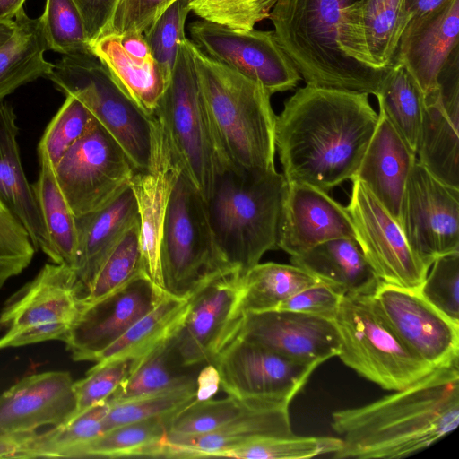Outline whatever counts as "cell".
Listing matches in <instances>:
<instances>
[{"label": "cell", "instance_id": "f5cc1de1", "mask_svg": "<svg viewBox=\"0 0 459 459\" xmlns=\"http://www.w3.org/2000/svg\"><path fill=\"white\" fill-rule=\"evenodd\" d=\"M82 19L91 45L102 35L117 0H72Z\"/></svg>", "mask_w": 459, "mask_h": 459}, {"label": "cell", "instance_id": "1f68e13d", "mask_svg": "<svg viewBox=\"0 0 459 459\" xmlns=\"http://www.w3.org/2000/svg\"><path fill=\"white\" fill-rule=\"evenodd\" d=\"M15 30L0 47V103L20 86L49 74L54 64L45 59L48 50L39 19L21 9L14 17Z\"/></svg>", "mask_w": 459, "mask_h": 459}, {"label": "cell", "instance_id": "484cf974", "mask_svg": "<svg viewBox=\"0 0 459 459\" xmlns=\"http://www.w3.org/2000/svg\"><path fill=\"white\" fill-rule=\"evenodd\" d=\"M293 434L289 407L251 409L211 432L186 437L165 436L157 458L221 457L229 450L252 442Z\"/></svg>", "mask_w": 459, "mask_h": 459}, {"label": "cell", "instance_id": "8fae6325", "mask_svg": "<svg viewBox=\"0 0 459 459\" xmlns=\"http://www.w3.org/2000/svg\"><path fill=\"white\" fill-rule=\"evenodd\" d=\"M135 169L120 144L96 119L54 167L75 218L115 200L130 186Z\"/></svg>", "mask_w": 459, "mask_h": 459}, {"label": "cell", "instance_id": "f546056e", "mask_svg": "<svg viewBox=\"0 0 459 459\" xmlns=\"http://www.w3.org/2000/svg\"><path fill=\"white\" fill-rule=\"evenodd\" d=\"M290 263L342 295H370L380 283L355 238L323 242L290 256Z\"/></svg>", "mask_w": 459, "mask_h": 459}, {"label": "cell", "instance_id": "3957f363", "mask_svg": "<svg viewBox=\"0 0 459 459\" xmlns=\"http://www.w3.org/2000/svg\"><path fill=\"white\" fill-rule=\"evenodd\" d=\"M212 134L226 168L275 169L276 115L259 82L214 60L188 39Z\"/></svg>", "mask_w": 459, "mask_h": 459}, {"label": "cell", "instance_id": "52a82bcc", "mask_svg": "<svg viewBox=\"0 0 459 459\" xmlns=\"http://www.w3.org/2000/svg\"><path fill=\"white\" fill-rule=\"evenodd\" d=\"M333 322L340 336L337 356L383 389H403L435 368L403 344L376 310L369 295H342Z\"/></svg>", "mask_w": 459, "mask_h": 459}, {"label": "cell", "instance_id": "9a60e30c", "mask_svg": "<svg viewBox=\"0 0 459 459\" xmlns=\"http://www.w3.org/2000/svg\"><path fill=\"white\" fill-rule=\"evenodd\" d=\"M346 207L355 238L380 282L419 290L429 267L410 248L398 222L357 178Z\"/></svg>", "mask_w": 459, "mask_h": 459}, {"label": "cell", "instance_id": "ab89813d", "mask_svg": "<svg viewBox=\"0 0 459 459\" xmlns=\"http://www.w3.org/2000/svg\"><path fill=\"white\" fill-rule=\"evenodd\" d=\"M143 272L138 218L107 255L81 303H91L108 295Z\"/></svg>", "mask_w": 459, "mask_h": 459}, {"label": "cell", "instance_id": "e0dca14e", "mask_svg": "<svg viewBox=\"0 0 459 459\" xmlns=\"http://www.w3.org/2000/svg\"><path fill=\"white\" fill-rule=\"evenodd\" d=\"M372 304L403 344L432 368L459 359V323L428 302L418 290L380 282Z\"/></svg>", "mask_w": 459, "mask_h": 459}, {"label": "cell", "instance_id": "bcb514c9", "mask_svg": "<svg viewBox=\"0 0 459 459\" xmlns=\"http://www.w3.org/2000/svg\"><path fill=\"white\" fill-rule=\"evenodd\" d=\"M278 0H189L190 11L200 19L236 30H250L269 18Z\"/></svg>", "mask_w": 459, "mask_h": 459}, {"label": "cell", "instance_id": "d6986e66", "mask_svg": "<svg viewBox=\"0 0 459 459\" xmlns=\"http://www.w3.org/2000/svg\"><path fill=\"white\" fill-rule=\"evenodd\" d=\"M165 293L143 272L108 295L91 303H81L79 316L64 342L73 360L95 362Z\"/></svg>", "mask_w": 459, "mask_h": 459}, {"label": "cell", "instance_id": "f6af8a7d", "mask_svg": "<svg viewBox=\"0 0 459 459\" xmlns=\"http://www.w3.org/2000/svg\"><path fill=\"white\" fill-rule=\"evenodd\" d=\"M190 12L189 0H178L143 32L167 85L186 38L185 23Z\"/></svg>", "mask_w": 459, "mask_h": 459}, {"label": "cell", "instance_id": "7a4b0ae2", "mask_svg": "<svg viewBox=\"0 0 459 459\" xmlns=\"http://www.w3.org/2000/svg\"><path fill=\"white\" fill-rule=\"evenodd\" d=\"M458 360L370 403L333 411L331 426L342 447L333 456L405 458L453 432L459 424Z\"/></svg>", "mask_w": 459, "mask_h": 459}, {"label": "cell", "instance_id": "6f0895ef", "mask_svg": "<svg viewBox=\"0 0 459 459\" xmlns=\"http://www.w3.org/2000/svg\"><path fill=\"white\" fill-rule=\"evenodd\" d=\"M22 433L0 432V458H16Z\"/></svg>", "mask_w": 459, "mask_h": 459}, {"label": "cell", "instance_id": "4fadbf2b", "mask_svg": "<svg viewBox=\"0 0 459 459\" xmlns=\"http://www.w3.org/2000/svg\"><path fill=\"white\" fill-rule=\"evenodd\" d=\"M242 275L219 274L190 297L183 323L171 336L172 347L185 367L211 364L238 334L242 310Z\"/></svg>", "mask_w": 459, "mask_h": 459}, {"label": "cell", "instance_id": "f35d334b", "mask_svg": "<svg viewBox=\"0 0 459 459\" xmlns=\"http://www.w3.org/2000/svg\"><path fill=\"white\" fill-rule=\"evenodd\" d=\"M376 97L379 111L416 154L424 94L415 80L403 65L394 62Z\"/></svg>", "mask_w": 459, "mask_h": 459}, {"label": "cell", "instance_id": "6da1fadb", "mask_svg": "<svg viewBox=\"0 0 459 459\" xmlns=\"http://www.w3.org/2000/svg\"><path fill=\"white\" fill-rule=\"evenodd\" d=\"M377 121L366 93L299 88L276 116L275 148L285 179L325 192L351 180Z\"/></svg>", "mask_w": 459, "mask_h": 459}, {"label": "cell", "instance_id": "5bb4252c", "mask_svg": "<svg viewBox=\"0 0 459 459\" xmlns=\"http://www.w3.org/2000/svg\"><path fill=\"white\" fill-rule=\"evenodd\" d=\"M398 223L411 251L429 268L437 257L459 252V188L437 179L416 158Z\"/></svg>", "mask_w": 459, "mask_h": 459}, {"label": "cell", "instance_id": "11a10c76", "mask_svg": "<svg viewBox=\"0 0 459 459\" xmlns=\"http://www.w3.org/2000/svg\"><path fill=\"white\" fill-rule=\"evenodd\" d=\"M118 37L121 45L130 55L143 60L153 59L150 47L143 34L139 32H128L118 35Z\"/></svg>", "mask_w": 459, "mask_h": 459}, {"label": "cell", "instance_id": "8992f818", "mask_svg": "<svg viewBox=\"0 0 459 459\" xmlns=\"http://www.w3.org/2000/svg\"><path fill=\"white\" fill-rule=\"evenodd\" d=\"M160 255L164 290L178 298L188 299L212 278L235 271L221 252L205 200L182 172L170 196Z\"/></svg>", "mask_w": 459, "mask_h": 459}, {"label": "cell", "instance_id": "c3c4849f", "mask_svg": "<svg viewBox=\"0 0 459 459\" xmlns=\"http://www.w3.org/2000/svg\"><path fill=\"white\" fill-rule=\"evenodd\" d=\"M430 267L418 291L432 306L459 323V252L437 257Z\"/></svg>", "mask_w": 459, "mask_h": 459}, {"label": "cell", "instance_id": "2e32d148", "mask_svg": "<svg viewBox=\"0 0 459 459\" xmlns=\"http://www.w3.org/2000/svg\"><path fill=\"white\" fill-rule=\"evenodd\" d=\"M189 31L207 56L259 82L271 95L291 90L301 80L273 30H236L201 19Z\"/></svg>", "mask_w": 459, "mask_h": 459}, {"label": "cell", "instance_id": "cb8c5ba5", "mask_svg": "<svg viewBox=\"0 0 459 459\" xmlns=\"http://www.w3.org/2000/svg\"><path fill=\"white\" fill-rule=\"evenodd\" d=\"M74 380L67 371L27 376L0 394V432L26 433L57 426L76 411Z\"/></svg>", "mask_w": 459, "mask_h": 459}, {"label": "cell", "instance_id": "ffe728a7", "mask_svg": "<svg viewBox=\"0 0 459 459\" xmlns=\"http://www.w3.org/2000/svg\"><path fill=\"white\" fill-rule=\"evenodd\" d=\"M237 336L292 360L318 366L340 351L333 320L289 310L246 313Z\"/></svg>", "mask_w": 459, "mask_h": 459}, {"label": "cell", "instance_id": "60d3db41", "mask_svg": "<svg viewBox=\"0 0 459 459\" xmlns=\"http://www.w3.org/2000/svg\"><path fill=\"white\" fill-rule=\"evenodd\" d=\"M257 409L234 396L194 400L167 420V437H186L213 431L242 413Z\"/></svg>", "mask_w": 459, "mask_h": 459}, {"label": "cell", "instance_id": "816d5d0a", "mask_svg": "<svg viewBox=\"0 0 459 459\" xmlns=\"http://www.w3.org/2000/svg\"><path fill=\"white\" fill-rule=\"evenodd\" d=\"M342 297L332 287L318 281L292 295L276 309L299 312L333 321Z\"/></svg>", "mask_w": 459, "mask_h": 459}, {"label": "cell", "instance_id": "7bdbcfd3", "mask_svg": "<svg viewBox=\"0 0 459 459\" xmlns=\"http://www.w3.org/2000/svg\"><path fill=\"white\" fill-rule=\"evenodd\" d=\"M95 121L89 108L77 98L65 100L48 125L38 144V153L45 154L53 167Z\"/></svg>", "mask_w": 459, "mask_h": 459}, {"label": "cell", "instance_id": "e575fe53", "mask_svg": "<svg viewBox=\"0 0 459 459\" xmlns=\"http://www.w3.org/2000/svg\"><path fill=\"white\" fill-rule=\"evenodd\" d=\"M39 173L31 185L48 236L56 264L75 267L77 257V230L75 217L66 202L56 178L48 158L38 153Z\"/></svg>", "mask_w": 459, "mask_h": 459}, {"label": "cell", "instance_id": "91938a15", "mask_svg": "<svg viewBox=\"0 0 459 459\" xmlns=\"http://www.w3.org/2000/svg\"><path fill=\"white\" fill-rule=\"evenodd\" d=\"M14 30L15 22L13 20L0 21V47L12 37Z\"/></svg>", "mask_w": 459, "mask_h": 459}, {"label": "cell", "instance_id": "83f0119b", "mask_svg": "<svg viewBox=\"0 0 459 459\" xmlns=\"http://www.w3.org/2000/svg\"><path fill=\"white\" fill-rule=\"evenodd\" d=\"M20 128L10 103H0V200L28 230L35 248L49 259L52 250L43 219L20 156Z\"/></svg>", "mask_w": 459, "mask_h": 459}, {"label": "cell", "instance_id": "7dc6e473", "mask_svg": "<svg viewBox=\"0 0 459 459\" xmlns=\"http://www.w3.org/2000/svg\"><path fill=\"white\" fill-rule=\"evenodd\" d=\"M36 250L24 225L0 200V289L28 267Z\"/></svg>", "mask_w": 459, "mask_h": 459}, {"label": "cell", "instance_id": "b9f144b4", "mask_svg": "<svg viewBox=\"0 0 459 459\" xmlns=\"http://www.w3.org/2000/svg\"><path fill=\"white\" fill-rule=\"evenodd\" d=\"M39 19L48 49L62 55L91 53L82 19L72 0H46Z\"/></svg>", "mask_w": 459, "mask_h": 459}, {"label": "cell", "instance_id": "30bf717a", "mask_svg": "<svg viewBox=\"0 0 459 459\" xmlns=\"http://www.w3.org/2000/svg\"><path fill=\"white\" fill-rule=\"evenodd\" d=\"M81 298L74 269L65 264H46L4 304L0 350L65 342L79 316Z\"/></svg>", "mask_w": 459, "mask_h": 459}, {"label": "cell", "instance_id": "d590c367", "mask_svg": "<svg viewBox=\"0 0 459 459\" xmlns=\"http://www.w3.org/2000/svg\"><path fill=\"white\" fill-rule=\"evenodd\" d=\"M319 281L294 264L258 263L242 275V310L276 309L283 301Z\"/></svg>", "mask_w": 459, "mask_h": 459}, {"label": "cell", "instance_id": "277c9868", "mask_svg": "<svg viewBox=\"0 0 459 459\" xmlns=\"http://www.w3.org/2000/svg\"><path fill=\"white\" fill-rule=\"evenodd\" d=\"M357 1L278 0L272 9L269 19L276 39L307 85L378 94L390 69L354 63L337 44L342 16Z\"/></svg>", "mask_w": 459, "mask_h": 459}, {"label": "cell", "instance_id": "7c38bea8", "mask_svg": "<svg viewBox=\"0 0 459 459\" xmlns=\"http://www.w3.org/2000/svg\"><path fill=\"white\" fill-rule=\"evenodd\" d=\"M221 387L254 407H290L318 367L292 360L262 345L235 337L211 363Z\"/></svg>", "mask_w": 459, "mask_h": 459}, {"label": "cell", "instance_id": "603a6c76", "mask_svg": "<svg viewBox=\"0 0 459 459\" xmlns=\"http://www.w3.org/2000/svg\"><path fill=\"white\" fill-rule=\"evenodd\" d=\"M341 238H355L346 207L324 190L307 184L288 183L277 247L294 256Z\"/></svg>", "mask_w": 459, "mask_h": 459}, {"label": "cell", "instance_id": "d6a6232c", "mask_svg": "<svg viewBox=\"0 0 459 459\" xmlns=\"http://www.w3.org/2000/svg\"><path fill=\"white\" fill-rule=\"evenodd\" d=\"M189 298L166 292L159 303L132 325L96 359L103 363L120 359H139L171 337L184 321Z\"/></svg>", "mask_w": 459, "mask_h": 459}, {"label": "cell", "instance_id": "8d00e7d4", "mask_svg": "<svg viewBox=\"0 0 459 459\" xmlns=\"http://www.w3.org/2000/svg\"><path fill=\"white\" fill-rule=\"evenodd\" d=\"M168 418H151L107 429L75 447L69 458H157L166 436Z\"/></svg>", "mask_w": 459, "mask_h": 459}, {"label": "cell", "instance_id": "f907efd6", "mask_svg": "<svg viewBox=\"0 0 459 459\" xmlns=\"http://www.w3.org/2000/svg\"><path fill=\"white\" fill-rule=\"evenodd\" d=\"M176 1L178 0H117L101 36L128 32L143 34Z\"/></svg>", "mask_w": 459, "mask_h": 459}, {"label": "cell", "instance_id": "681fc988", "mask_svg": "<svg viewBox=\"0 0 459 459\" xmlns=\"http://www.w3.org/2000/svg\"><path fill=\"white\" fill-rule=\"evenodd\" d=\"M134 361L133 359H120L103 363L97 362L87 371L83 378L74 381V415L108 400L128 377Z\"/></svg>", "mask_w": 459, "mask_h": 459}, {"label": "cell", "instance_id": "d4e9b609", "mask_svg": "<svg viewBox=\"0 0 459 459\" xmlns=\"http://www.w3.org/2000/svg\"><path fill=\"white\" fill-rule=\"evenodd\" d=\"M459 0L409 21L398 43L394 62L403 65L425 95L438 85V77L457 48Z\"/></svg>", "mask_w": 459, "mask_h": 459}, {"label": "cell", "instance_id": "836d02e7", "mask_svg": "<svg viewBox=\"0 0 459 459\" xmlns=\"http://www.w3.org/2000/svg\"><path fill=\"white\" fill-rule=\"evenodd\" d=\"M170 338L134 359L130 374L108 400L124 402L195 385L198 371L182 365Z\"/></svg>", "mask_w": 459, "mask_h": 459}, {"label": "cell", "instance_id": "9f6ffc18", "mask_svg": "<svg viewBox=\"0 0 459 459\" xmlns=\"http://www.w3.org/2000/svg\"><path fill=\"white\" fill-rule=\"evenodd\" d=\"M448 0H403L404 15L410 20L434 11Z\"/></svg>", "mask_w": 459, "mask_h": 459}, {"label": "cell", "instance_id": "5b68a950", "mask_svg": "<svg viewBox=\"0 0 459 459\" xmlns=\"http://www.w3.org/2000/svg\"><path fill=\"white\" fill-rule=\"evenodd\" d=\"M288 182L276 169L245 172L226 168L206 202L209 220L229 266L245 274L277 247Z\"/></svg>", "mask_w": 459, "mask_h": 459}, {"label": "cell", "instance_id": "44dd1931", "mask_svg": "<svg viewBox=\"0 0 459 459\" xmlns=\"http://www.w3.org/2000/svg\"><path fill=\"white\" fill-rule=\"evenodd\" d=\"M452 56L439 74L438 85L424 95L416 158L437 179L459 188L458 53Z\"/></svg>", "mask_w": 459, "mask_h": 459}, {"label": "cell", "instance_id": "4316f807", "mask_svg": "<svg viewBox=\"0 0 459 459\" xmlns=\"http://www.w3.org/2000/svg\"><path fill=\"white\" fill-rule=\"evenodd\" d=\"M415 160L416 154L379 111L377 127L354 178L368 188L397 222Z\"/></svg>", "mask_w": 459, "mask_h": 459}, {"label": "cell", "instance_id": "ac0fdd59", "mask_svg": "<svg viewBox=\"0 0 459 459\" xmlns=\"http://www.w3.org/2000/svg\"><path fill=\"white\" fill-rule=\"evenodd\" d=\"M149 119L151 148L148 164L135 169L130 187L137 206L144 272L158 288L165 290L160 243L170 196L182 169L161 119L156 114Z\"/></svg>", "mask_w": 459, "mask_h": 459}, {"label": "cell", "instance_id": "4dcf8cb0", "mask_svg": "<svg viewBox=\"0 0 459 459\" xmlns=\"http://www.w3.org/2000/svg\"><path fill=\"white\" fill-rule=\"evenodd\" d=\"M91 51L141 111L147 117L153 115L167 87L155 60L130 55L116 34H106L95 39L91 43Z\"/></svg>", "mask_w": 459, "mask_h": 459}, {"label": "cell", "instance_id": "f1b7e54d", "mask_svg": "<svg viewBox=\"0 0 459 459\" xmlns=\"http://www.w3.org/2000/svg\"><path fill=\"white\" fill-rule=\"evenodd\" d=\"M137 219L136 202L130 186L105 207L75 218L77 257L74 271L82 298L107 255Z\"/></svg>", "mask_w": 459, "mask_h": 459}, {"label": "cell", "instance_id": "ba28073f", "mask_svg": "<svg viewBox=\"0 0 459 459\" xmlns=\"http://www.w3.org/2000/svg\"><path fill=\"white\" fill-rule=\"evenodd\" d=\"M187 38L154 114L162 121L182 173L207 202L226 169L215 145Z\"/></svg>", "mask_w": 459, "mask_h": 459}, {"label": "cell", "instance_id": "680465c9", "mask_svg": "<svg viewBox=\"0 0 459 459\" xmlns=\"http://www.w3.org/2000/svg\"><path fill=\"white\" fill-rule=\"evenodd\" d=\"M26 0H0V21L13 20Z\"/></svg>", "mask_w": 459, "mask_h": 459}, {"label": "cell", "instance_id": "7402d4cb", "mask_svg": "<svg viewBox=\"0 0 459 459\" xmlns=\"http://www.w3.org/2000/svg\"><path fill=\"white\" fill-rule=\"evenodd\" d=\"M408 24L403 0H359L343 13L337 35L344 56L368 68L392 67Z\"/></svg>", "mask_w": 459, "mask_h": 459}, {"label": "cell", "instance_id": "74e56055", "mask_svg": "<svg viewBox=\"0 0 459 459\" xmlns=\"http://www.w3.org/2000/svg\"><path fill=\"white\" fill-rule=\"evenodd\" d=\"M110 408L108 400L99 403L49 430L23 435L17 458L65 457L105 431L104 419Z\"/></svg>", "mask_w": 459, "mask_h": 459}, {"label": "cell", "instance_id": "9c48e42d", "mask_svg": "<svg viewBox=\"0 0 459 459\" xmlns=\"http://www.w3.org/2000/svg\"><path fill=\"white\" fill-rule=\"evenodd\" d=\"M65 95L80 100L116 139L136 169L148 164L150 119L122 91L92 53L63 55L47 76Z\"/></svg>", "mask_w": 459, "mask_h": 459}, {"label": "cell", "instance_id": "db71d44e", "mask_svg": "<svg viewBox=\"0 0 459 459\" xmlns=\"http://www.w3.org/2000/svg\"><path fill=\"white\" fill-rule=\"evenodd\" d=\"M195 399L205 401L212 399L221 387V377L217 368L213 364H206L196 376Z\"/></svg>", "mask_w": 459, "mask_h": 459}, {"label": "cell", "instance_id": "ee69618b", "mask_svg": "<svg viewBox=\"0 0 459 459\" xmlns=\"http://www.w3.org/2000/svg\"><path fill=\"white\" fill-rule=\"evenodd\" d=\"M195 384L124 402L108 400L110 408L104 419L105 431L134 421L169 417L195 399Z\"/></svg>", "mask_w": 459, "mask_h": 459}]
</instances>
